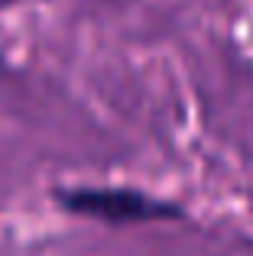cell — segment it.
Returning <instances> with one entry per match:
<instances>
[{
  "mask_svg": "<svg viewBox=\"0 0 253 256\" xmlns=\"http://www.w3.org/2000/svg\"><path fill=\"white\" fill-rule=\"evenodd\" d=\"M62 204L75 214H88L98 220H156V218H176L172 204H159L150 201L136 192H117V188H78V192H65L58 194Z\"/></svg>",
  "mask_w": 253,
  "mask_h": 256,
  "instance_id": "obj_1",
  "label": "cell"
}]
</instances>
